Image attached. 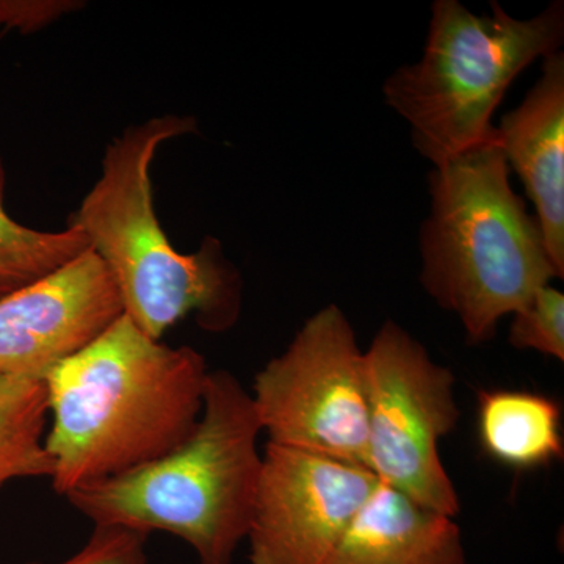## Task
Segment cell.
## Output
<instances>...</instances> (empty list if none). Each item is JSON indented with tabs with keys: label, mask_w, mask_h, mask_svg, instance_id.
Returning <instances> with one entry per match:
<instances>
[{
	"label": "cell",
	"mask_w": 564,
	"mask_h": 564,
	"mask_svg": "<svg viewBox=\"0 0 564 564\" xmlns=\"http://www.w3.org/2000/svg\"><path fill=\"white\" fill-rule=\"evenodd\" d=\"M209 367L121 314L46 377L51 484L66 497L169 455L203 413Z\"/></svg>",
	"instance_id": "6da1fadb"
},
{
	"label": "cell",
	"mask_w": 564,
	"mask_h": 564,
	"mask_svg": "<svg viewBox=\"0 0 564 564\" xmlns=\"http://www.w3.org/2000/svg\"><path fill=\"white\" fill-rule=\"evenodd\" d=\"M193 132L195 118L177 115L122 132L107 147L101 177L68 223L109 270L122 314L155 340L191 315L204 332L226 333L242 313V274L221 243L206 237L198 251L182 254L155 214V154L165 141Z\"/></svg>",
	"instance_id": "7a4b0ae2"
},
{
	"label": "cell",
	"mask_w": 564,
	"mask_h": 564,
	"mask_svg": "<svg viewBox=\"0 0 564 564\" xmlns=\"http://www.w3.org/2000/svg\"><path fill=\"white\" fill-rule=\"evenodd\" d=\"M261 433L251 393L231 372L210 370L202 417L184 444L65 499L95 527L170 533L191 545L198 564H234L261 480Z\"/></svg>",
	"instance_id": "3957f363"
},
{
	"label": "cell",
	"mask_w": 564,
	"mask_h": 564,
	"mask_svg": "<svg viewBox=\"0 0 564 564\" xmlns=\"http://www.w3.org/2000/svg\"><path fill=\"white\" fill-rule=\"evenodd\" d=\"M421 228V282L463 323L467 343L491 340L500 321L562 274L536 217L510 184L500 143L463 152L430 174Z\"/></svg>",
	"instance_id": "277c9868"
},
{
	"label": "cell",
	"mask_w": 564,
	"mask_h": 564,
	"mask_svg": "<svg viewBox=\"0 0 564 564\" xmlns=\"http://www.w3.org/2000/svg\"><path fill=\"white\" fill-rule=\"evenodd\" d=\"M563 41L562 0L530 20H516L499 2H491L489 17H478L458 0H436L423 57L384 82L386 102L410 122L415 150L437 169L500 143L492 115L505 93Z\"/></svg>",
	"instance_id": "5b68a950"
},
{
	"label": "cell",
	"mask_w": 564,
	"mask_h": 564,
	"mask_svg": "<svg viewBox=\"0 0 564 564\" xmlns=\"http://www.w3.org/2000/svg\"><path fill=\"white\" fill-rule=\"evenodd\" d=\"M366 359L367 464L380 484L456 518L458 492L440 444L459 419L455 377L395 322H386Z\"/></svg>",
	"instance_id": "8992f818"
},
{
	"label": "cell",
	"mask_w": 564,
	"mask_h": 564,
	"mask_svg": "<svg viewBox=\"0 0 564 564\" xmlns=\"http://www.w3.org/2000/svg\"><path fill=\"white\" fill-rule=\"evenodd\" d=\"M251 397L269 443L369 469L366 359L336 304L307 318L267 362Z\"/></svg>",
	"instance_id": "52a82bcc"
},
{
	"label": "cell",
	"mask_w": 564,
	"mask_h": 564,
	"mask_svg": "<svg viewBox=\"0 0 564 564\" xmlns=\"http://www.w3.org/2000/svg\"><path fill=\"white\" fill-rule=\"evenodd\" d=\"M378 484L364 467L267 444L247 538L251 564H322Z\"/></svg>",
	"instance_id": "ba28073f"
},
{
	"label": "cell",
	"mask_w": 564,
	"mask_h": 564,
	"mask_svg": "<svg viewBox=\"0 0 564 564\" xmlns=\"http://www.w3.org/2000/svg\"><path fill=\"white\" fill-rule=\"evenodd\" d=\"M122 314L109 270L91 250L0 299V373L41 378Z\"/></svg>",
	"instance_id": "9c48e42d"
},
{
	"label": "cell",
	"mask_w": 564,
	"mask_h": 564,
	"mask_svg": "<svg viewBox=\"0 0 564 564\" xmlns=\"http://www.w3.org/2000/svg\"><path fill=\"white\" fill-rule=\"evenodd\" d=\"M500 148L536 207L545 250L564 276V55L544 58L543 74L521 106L505 115Z\"/></svg>",
	"instance_id": "30bf717a"
},
{
	"label": "cell",
	"mask_w": 564,
	"mask_h": 564,
	"mask_svg": "<svg viewBox=\"0 0 564 564\" xmlns=\"http://www.w3.org/2000/svg\"><path fill=\"white\" fill-rule=\"evenodd\" d=\"M322 564H466V551L455 518L378 484Z\"/></svg>",
	"instance_id": "8fae6325"
},
{
	"label": "cell",
	"mask_w": 564,
	"mask_h": 564,
	"mask_svg": "<svg viewBox=\"0 0 564 564\" xmlns=\"http://www.w3.org/2000/svg\"><path fill=\"white\" fill-rule=\"evenodd\" d=\"M477 432L485 454L518 473L563 458L562 410L543 393L508 389L480 392Z\"/></svg>",
	"instance_id": "7c38bea8"
},
{
	"label": "cell",
	"mask_w": 564,
	"mask_h": 564,
	"mask_svg": "<svg viewBox=\"0 0 564 564\" xmlns=\"http://www.w3.org/2000/svg\"><path fill=\"white\" fill-rule=\"evenodd\" d=\"M46 380L0 373V488L21 478H51Z\"/></svg>",
	"instance_id": "4fadbf2b"
},
{
	"label": "cell",
	"mask_w": 564,
	"mask_h": 564,
	"mask_svg": "<svg viewBox=\"0 0 564 564\" xmlns=\"http://www.w3.org/2000/svg\"><path fill=\"white\" fill-rule=\"evenodd\" d=\"M88 250L87 237L76 228L36 231L9 215L6 170L0 159V299L58 272Z\"/></svg>",
	"instance_id": "5bb4252c"
},
{
	"label": "cell",
	"mask_w": 564,
	"mask_h": 564,
	"mask_svg": "<svg viewBox=\"0 0 564 564\" xmlns=\"http://www.w3.org/2000/svg\"><path fill=\"white\" fill-rule=\"evenodd\" d=\"M510 344L564 361V295L551 284L538 289L513 314Z\"/></svg>",
	"instance_id": "9a60e30c"
},
{
	"label": "cell",
	"mask_w": 564,
	"mask_h": 564,
	"mask_svg": "<svg viewBox=\"0 0 564 564\" xmlns=\"http://www.w3.org/2000/svg\"><path fill=\"white\" fill-rule=\"evenodd\" d=\"M147 541V534L121 527H95L80 551L54 564H148Z\"/></svg>",
	"instance_id": "2e32d148"
},
{
	"label": "cell",
	"mask_w": 564,
	"mask_h": 564,
	"mask_svg": "<svg viewBox=\"0 0 564 564\" xmlns=\"http://www.w3.org/2000/svg\"><path fill=\"white\" fill-rule=\"evenodd\" d=\"M77 9L80 3L73 0H0V35L39 32Z\"/></svg>",
	"instance_id": "e0dca14e"
}]
</instances>
